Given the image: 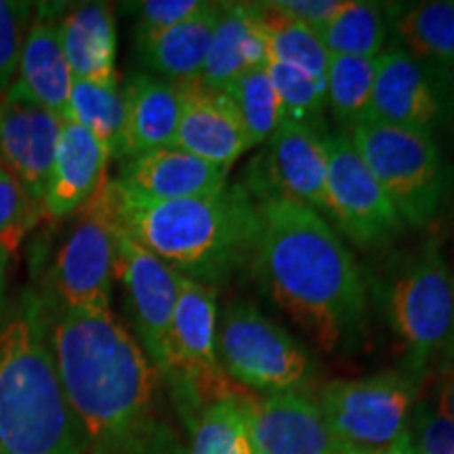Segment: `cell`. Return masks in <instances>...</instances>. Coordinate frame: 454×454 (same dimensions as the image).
Masks as SVG:
<instances>
[{
    "mask_svg": "<svg viewBox=\"0 0 454 454\" xmlns=\"http://www.w3.org/2000/svg\"><path fill=\"white\" fill-rule=\"evenodd\" d=\"M254 270L270 297L333 351L360 331L366 286L354 254L320 213L294 200L259 204Z\"/></svg>",
    "mask_w": 454,
    "mask_h": 454,
    "instance_id": "1",
    "label": "cell"
},
{
    "mask_svg": "<svg viewBox=\"0 0 454 454\" xmlns=\"http://www.w3.org/2000/svg\"><path fill=\"white\" fill-rule=\"evenodd\" d=\"M61 387L95 454H133L154 423L158 374L112 311L61 309L51 333Z\"/></svg>",
    "mask_w": 454,
    "mask_h": 454,
    "instance_id": "2",
    "label": "cell"
},
{
    "mask_svg": "<svg viewBox=\"0 0 454 454\" xmlns=\"http://www.w3.org/2000/svg\"><path fill=\"white\" fill-rule=\"evenodd\" d=\"M98 198L118 231L204 286L217 288L254 261L261 215L244 185L200 198L152 200L121 181H106Z\"/></svg>",
    "mask_w": 454,
    "mask_h": 454,
    "instance_id": "3",
    "label": "cell"
},
{
    "mask_svg": "<svg viewBox=\"0 0 454 454\" xmlns=\"http://www.w3.org/2000/svg\"><path fill=\"white\" fill-rule=\"evenodd\" d=\"M87 448L41 314L24 305L0 326V454H84Z\"/></svg>",
    "mask_w": 454,
    "mask_h": 454,
    "instance_id": "4",
    "label": "cell"
},
{
    "mask_svg": "<svg viewBox=\"0 0 454 454\" xmlns=\"http://www.w3.org/2000/svg\"><path fill=\"white\" fill-rule=\"evenodd\" d=\"M348 135L406 227L421 230L444 213L454 177L434 135L374 121L354 124Z\"/></svg>",
    "mask_w": 454,
    "mask_h": 454,
    "instance_id": "5",
    "label": "cell"
},
{
    "mask_svg": "<svg viewBox=\"0 0 454 454\" xmlns=\"http://www.w3.org/2000/svg\"><path fill=\"white\" fill-rule=\"evenodd\" d=\"M383 308L414 368L454 354V274L434 242L391 271Z\"/></svg>",
    "mask_w": 454,
    "mask_h": 454,
    "instance_id": "6",
    "label": "cell"
},
{
    "mask_svg": "<svg viewBox=\"0 0 454 454\" xmlns=\"http://www.w3.org/2000/svg\"><path fill=\"white\" fill-rule=\"evenodd\" d=\"M162 377L173 387L181 412L196 419L207 406L240 397L217 356V291L179 276L177 303L168 334Z\"/></svg>",
    "mask_w": 454,
    "mask_h": 454,
    "instance_id": "7",
    "label": "cell"
},
{
    "mask_svg": "<svg viewBox=\"0 0 454 454\" xmlns=\"http://www.w3.org/2000/svg\"><path fill=\"white\" fill-rule=\"evenodd\" d=\"M414 387L397 372L333 381L320 391V412L340 444L387 452L408 431Z\"/></svg>",
    "mask_w": 454,
    "mask_h": 454,
    "instance_id": "8",
    "label": "cell"
},
{
    "mask_svg": "<svg viewBox=\"0 0 454 454\" xmlns=\"http://www.w3.org/2000/svg\"><path fill=\"white\" fill-rule=\"evenodd\" d=\"M217 356L227 377L270 394L293 391L309 371L308 354L297 340L248 303L225 309L217 328Z\"/></svg>",
    "mask_w": 454,
    "mask_h": 454,
    "instance_id": "9",
    "label": "cell"
},
{
    "mask_svg": "<svg viewBox=\"0 0 454 454\" xmlns=\"http://www.w3.org/2000/svg\"><path fill=\"white\" fill-rule=\"evenodd\" d=\"M328 156L326 213L356 247L377 248L404 231V221L371 168L357 154L348 133L325 137Z\"/></svg>",
    "mask_w": 454,
    "mask_h": 454,
    "instance_id": "10",
    "label": "cell"
},
{
    "mask_svg": "<svg viewBox=\"0 0 454 454\" xmlns=\"http://www.w3.org/2000/svg\"><path fill=\"white\" fill-rule=\"evenodd\" d=\"M325 135L311 124L282 121L254 158L244 187L254 200H294L326 213Z\"/></svg>",
    "mask_w": 454,
    "mask_h": 454,
    "instance_id": "11",
    "label": "cell"
},
{
    "mask_svg": "<svg viewBox=\"0 0 454 454\" xmlns=\"http://www.w3.org/2000/svg\"><path fill=\"white\" fill-rule=\"evenodd\" d=\"M116 265L114 227L95 194L57 254L53 284L64 309L104 314L112 311L110 297Z\"/></svg>",
    "mask_w": 454,
    "mask_h": 454,
    "instance_id": "12",
    "label": "cell"
},
{
    "mask_svg": "<svg viewBox=\"0 0 454 454\" xmlns=\"http://www.w3.org/2000/svg\"><path fill=\"white\" fill-rule=\"evenodd\" d=\"M114 238H116L114 278H118L127 291V303L133 325L144 343V351L160 374L167 362L179 274L116 227H114Z\"/></svg>",
    "mask_w": 454,
    "mask_h": 454,
    "instance_id": "13",
    "label": "cell"
},
{
    "mask_svg": "<svg viewBox=\"0 0 454 454\" xmlns=\"http://www.w3.org/2000/svg\"><path fill=\"white\" fill-rule=\"evenodd\" d=\"M61 124L59 116L27 98L15 81L0 95V167L38 202L53 170Z\"/></svg>",
    "mask_w": 454,
    "mask_h": 454,
    "instance_id": "14",
    "label": "cell"
},
{
    "mask_svg": "<svg viewBox=\"0 0 454 454\" xmlns=\"http://www.w3.org/2000/svg\"><path fill=\"white\" fill-rule=\"evenodd\" d=\"M438 70L394 47L379 55L371 107L366 121L417 129L434 135L446 112V93L435 78Z\"/></svg>",
    "mask_w": 454,
    "mask_h": 454,
    "instance_id": "15",
    "label": "cell"
},
{
    "mask_svg": "<svg viewBox=\"0 0 454 454\" xmlns=\"http://www.w3.org/2000/svg\"><path fill=\"white\" fill-rule=\"evenodd\" d=\"M179 127L173 147L230 170L251 150L247 130L223 90L207 89L200 81L177 82Z\"/></svg>",
    "mask_w": 454,
    "mask_h": 454,
    "instance_id": "16",
    "label": "cell"
},
{
    "mask_svg": "<svg viewBox=\"0 0 454 454\" xmlns=\"http://www.w3.org/2000/svg\"><path fill=\"white\" fill-rule=\"evenodd\" d=\"M254 454H340L320 406L297 391L271 394L251 406Z\"/></svg>",
    "mask_w": 454,
    "mask_h": 454,
    "instance_id": "17",
    "label": "cell"
},
{
    "mask_svg": "<svg viewBox=\"0 0 454 454\" xmlns=\"http://www.w3.org/2000/svg\"><path fill=\"white\" fill-rule=\"evenodd\" d=\"M107 160V152L87 129L64 121L53 170L41 202L43 215L51 219H66L82 211L106 184Z\"/></svg>",
    "mask_w": 454,
    "mask_h": 454,
    "instance_id": "18",
    "label": "cell"
},
{
    "mask_svg": "<svg viewBox=\"0 0 454 454\" xmlns=\"http://www.w3.org/2000/svg\"><path fill=\"white\" fill-rule=\"evenodd\" d=\"M227 170L179 147H160L127 158L121 184L152 200H184L223 190Z\"/></svg>",
    "mask_w": 454,
    "mask_h": 454,
    "instance_id": "19",
    "label": "cell"
},
{
    "mask_svg": "<svg viewBox=\"0 0 454 454\" xmlns=\"http://www.w3.org/2000/svg\"><path fill=\"white\" fill-rule=\"evenodd\" d=\"M265 64L268 41L261 3H225L198 81L207 89L225 90L242 74Z\"/></svg>",
    "mask_w": 454,
    "mask_h": 454,
    "instance_id": "20",
    "label": "cell"
},
{
    "mask_svg": "<svg viewBox=\"0 0 454 454\" xmlns=\"http://www.w3.org/2000/svg\"><path fill=\"white\" fill-rule=\"evenodd\" d=\"M122 98L127 116L118 156L133 158L175 144L181 112L177 84L150 74H133Z\"/></svg>",
    "mask_w": 454,
    "mask_h": 454,
    "instance_id": "21",
    "label": "cell"
},
{
    "mask_svg": "<svg viewBox=\"0 0 454 454\" xmlns=\"http://www.w3.org/2000/svg\"><path fill=\"white\" fill-rule=\"evenodd\" d=\"M74 81L112 84L116 78V20L106 3H87L57 24Z\"/></svg>",
    "mask_w": 454,
    "mask_h": 454,
    "instance_id": "22",
    "label": "cell"
},
{
    "mask_svg": "<svg viewBox=\"0 0 454 454\" xmlns=\"http://www.w3.org/2000/svg\"><path fill=\"white\" fill-rule=\"evenodd\" d=\"M221 11L223 4L207 3L179 26L135 41L139 61L173 84L198 81Z\"/></svg>",
    "mask_w": 454,
    "mask_h": 454,
    "instance_id": "23",
    "label": "cell"
},
{
    "mask_svg": "<svg viewBox=\"0 0 454 454\" xmlns=\"http://www.w3.org/2000/svg\"><path fill=\"white\" fill-rule=\"evenodd\" d=\"M17 87L27 98L67 121L74 76L61 49L57 24L36 20L30 24L17 67Z\"/></svg>",
    "mask_w": 454,
    "mask_h": 454,
    "instance_id": "24",
    "label": "cell"
},
{
    "mask_svg": "<svg viewBox=\"0 0 454 454\" xmlns=\"http://www.w3.org/2000/svg\"><path fill=\"white\" fill-rule=\"evenodd\" d=\"M395 30L414 59L438 72H454V0L402 11L395 17Z\"/></svg>",
    "mask_w": 454,
    "mask_h": 454,
    "instance_id": "25",
    "label": "cell"
},
{
    "mask_svg": "<svg viewBox=\"0 0 454 454\" xmlns=\"http://www.w3.org/2000/svg\"><path fill=\"white\" fill-rule=\"evenodd\" d=\"M124 116H127V107H124L118 82L95 84L74 81L67 121L87 129L110 158L121 154Z\"/></svg>",
    "mask_w": 454,
    "mask_h": 454,
    "instance_id": "26",
    "label": "cell"
},
{
    "mask_svg": "<svg viewBox=\"0 0 454 454\" xmlns=\"http://www.w3.org/2000/svg\"><path fill=\"white\" fill-rule=\"evenodd\" d=\"M261 7H263L265 41H268V61L299 67L316 81L326 82L331 53L317 30L278 13L268 3H261Z\"/></svg>",
    "mask_w": 454,
    "mask_h": 454,
    "instance_id": "27",
    "label": "cell"
},
{
    "mask_svg": "<svg viewBox=\"0 0 454 454\" xmlns=\"http://www.w3.org/2000/svg\"><path fill=\"white\" fill-rule=\"evenodd\" d=\"M317 34L331 57H379L387 38V17L379 3H345Z\"/></svg>",
    "mask_w": 454,
    "mask_h": 454,
    "instance_id": "28",
    "label": "cell"
},
{
    "mask_svg": "<svg viewBox=\"0 0 454 454\" xmlns=\"http://www.w3.org/2000/svg\"><path fill=\"white\" fill-rule=\"evenodd\" d=\"M248 397H227L207 406L194 423L190 454H254Z\"/></svg>",
    "mask_w": 454,
    "mask_h": 454,
    "instance_id": "29",
    "label": "cell"
},
{
    "mask_svg": "<svg viewBox=\"0 0 454 454\" xmlns=\"http://www.w3.org/2000/svg\"><path fill=\"white\" fill-rule=\"evenodd\" d=\"M379 57H331L326 72V104L339 122L354 127L366 121Z\"/></svg>",
    "mask_w": 454,
    "mask_h": 454,
    "instance_id": "30",
    "label": "cell"
},
{
    "mask_svg": "<svg viewBox=\"0 0 454 454\" xmlns=\"http://www.w3.org/2000/svg\"><path fill=\"white\" fill-rule=\"evenodd\" d=\"M223 93L231 99L251 147L265 144L282 122V106L265 67L242 74Z\"/></svg>",
    "mask_w": 454,
    "mask_h": 454,
    "instance_id": "31",
    "label": "cell"
},
{
    "mask_svg": "<svg viewBox=\"0 0 454 454\" xmlns=\"http://www.w3.org/2000/svg\"><path fill=\"white\" fill-rule=\"evenodd\" d=\"M271 84L282 106V121L311 124L320 118L326 106V82L316 81L308 72L299 67L268 61L265 64Z\"/></svg>",
    "mask_w": 454,
    "mask_h": 454,
    "instance_id": "32",
    "label": "cell"
},
{
    "mask_svg": "<svg viewBox=\"0 0 454 454\" xmlns=\"http://www.w3.org/2000/svg\"><path fill=\"white\" fill-rule=\"evenodd\" d=\"M43 217L41 202L27 194L26 187L7 168L0 167V248L17 253L27 231Z\"/></svg>",
    "mask_w": 454,
    "mask_h": 454,
    "instance_id": "33",
    "label": "cell"
},
{
    "mask_svg": "<svg viewBox=\"0 0 454 454\" xmlns=\"http://www.w3.org/2000/svg\"><path fill=\"white\" fill-rule=\"evenodd\" d=\"M32 11V3L0 0V93L13 84Z\"/></svg>",
    "mask_w": 454,
    "mask_h": 454,
    "instance_id": "34",
    "label": "cell"
},
{
    "mask_svg": "<svg viewBox=\"0 0 454 454\" xmlns=\"http://www.w3.org/2000/svg\"><path fill=\"white\" fill-rule=\"evenodd\" d=\"M419 454H454V423L431 406H419L408 429Z\"/></svg>",
    "mask_w": 454,
    "mask_h": 454,
    "instance_id": "35",
    "label": "cell"
},
{
    "mask_svg": "<svg viewBox=\"0 0 454 454\" xmlns=\"http://www.w3.org/2000/svg\"><path fill=\"white\" fill-rule=\"evenodd\" d=\"M200 0H145V3H137V38H147L160 34L168 27L179 26L181 21L194 17L198 11L204 9Z\"/></svg>",
    "mask_w": 454,
    "mask_h": 454,
    "instance_id": "36",
    "label": "cell"
},
{
    "mask_svg": "<svg viewBox=\"0 0 454 454\" xmlns=\"http://www.w3.org/2000/svg\"><path fill=\"white\" fill-rule=\"evenodd\" d=\"M268 4L278 13L301 21V24L314 27V30H320L345 7V0H276V3Z\"/></svg>",
    "mask_w": 454,
    "mask_h": 454,
    "instance_id": "37",
    "label": "cell"
},
{
    "mask_svg": "<svg viewBox=\"0 0 454 454\" xmlns=\"http://www.w3.org/2000/svg\"><path fill=\"white\" fill-rule=\"evenodd\" d=\"M438 411L444 414L448 421L454 423V372L448 377V381L444 383V389H442Z\"/></svg>",
    "mask_w": 454,
    "mask_h": 454,
    "instance_id": "38",
    "label": "cell"
},
{
    "mask_svg": "<svg viewBox=\"0 0 454 454\" xmlns=\"http://www.w3.org/2000/svg\"><path fill=\"white\" fill-rule=\"evenodd\" d=\"M11 254L0 248V326L4 322V288H7V268Z\"/></svg>",
    "mask_w": 454,
    "mask_h": 454,
    "instance_id": "39",
    "label": "cell"
},
{
    "mask_svg": "<svg viewBox=\"0 0 454 454\" xmlns=\"http://www.w3.org/2000/svg\"><path fill=\"white\" fill-rule=\"evenodd\" d=\"M385 454H419V452H417V448H414V444H412L411 434H408V431H406V434L402 435V438L397 440L395 444L391 446Z\"/></svg>",
    "mask_w": 454,
    "mask_h": 454,
    "instance_id": "40",
    "label": "cell"
},
{
    "mask_svg": "<svg viewBox=\"0 0 454 454\" xmlns=\"http://www.w3.org/2000/svg\"><path fill=\"white\" fill-rule=\"evenodd\" d=\"M340 454H383V452H368V450H356V448L343 446V452Z\"/></svg>",
    "mask_w": 454,
    "mask_h": 454,
    "instance_id": "41",
    "label": "cell"
},
{
    "mask_svg": "<svg viewBox=\"0 0 454 454\" xmlns=\"http://www.w3.org/2000/svg\"><path fill=\"white\" fill-rule=\"evenodd\" d=\"M0 95H3V93H0Z\"/></svg>",
    "mask_w": 454,
    "mask_h": 454,
    "instance_id": "42",
    "label": "cell"
}]
</instances>
